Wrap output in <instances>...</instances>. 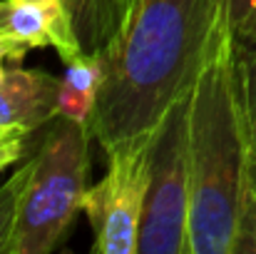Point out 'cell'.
Here are the masks:
<instances>
[{
	"label": "cell",
	"mask_w": 256,
	"mask_h": 254,
	"mask_svg": "<svg viewBox=\"0 0 256 254\" xmlns=\"http://www.w3.org/2000/svg\"><path fill=\"white\" fill-rule=\"evenodd\" d=\"M219 0H132L100 55L102 87L90 132L104 152L150 135L194 83Z\"/></svg>",
	"instance_id": "6da1fadb"
},
{
	"label": "cell",
	"mask_w": 256,
	"mask_h": 254,
	"mask_svg": "<svg viewBox=\"0 0 256 254\" xmlns=\"http://www.w3.org/2000/svg\"><path fill=\"white\" fill-rule=\"evenodd\" d=\"M189 254H232L252 147L234 33L222 0L189 90Z\"/></svg>",
	"instance_id": "7a4b0ae2"
},
{
	"label": "cell",
	"mask_w": 256,
	"mask_h": 254,
	"mask_svg": "<svg viewBox=\"0 0 256 254\" xmlns=\"http://www.w3.org/2000/svg\"><path fill=\"white\" fill-rule=\"evenodd\" d=\"M90 127L55 115L32 155L10 254H50L68 237L87 189Z\"/></svg>",
	"instance_id": "3957f363"
},
{
	"label": "cell",
	"mask_w": 256,
	"mask_h": 254,
	"mask_svg": "<svg viewBox=\"0 0 256 254\" xmlns=\"http://www.w3.org/2000/svg\"><path fill=\"white\" fill-rule=\"evenodd\" d=\"M189 212L192 152L186 92L172 105L154 127L150 184L140 224L137 254H189Z\"/></svg>",
	"instance_id": "277c9868"
},
{
	"label": "cell",
	"mask_w": 256,
	"mask_h": 254,
	"mask_svg": "<svg viewBox=\"0 0 256 254\" xmlns=\"http://www.w3.org/2000/svg\"><path fill=\"white\" fill-rule=\"evenodd\" d=\"M152 137L154 130L104 152V177L85 189L82 212L87 214L94 234V254H137L140 224L150 184Z\"/></svg>",
	"instance_id": "5b68a950"
},
{
	"label": "cell",
	"mask_w": 256,
	"mask_h": 254,
	"mask_svg": "<svg viewBox=\"0 0 256 254\" xmlns=\"http://www.w3.org/2000/svg\"><path fill=\"white\" fill-rule=\"evenodd\" d=\"M0 35L28 50L55 48L62 63L87 55L65 0H0Z\"/></svg>",
	"instance_id": "8992f818"
},
{
	"label": "cell",
	"mask_w": 256,
	"mask_h": 254,
	"mask_svg": "<svg viewBox=\"0 0 256 254\" xmlns=\"http://www.w3.org/2000/svg\"><path fill=\"white\" fill-rule=\"evenodd\" d=\"M60 78L45 70H25L10 65L0 80V125L45 127L58 115Z\"/></svg>",
	"instance_id": "52a82bcc"
},
{
	"label": "cell",
	"mask_w": 256,
	"mask_h": 254,
	"mask_svg": "<svg viewBox=\"0 0 256 254\" xmlns=\"http://www.w3.org/2000/svg\"><path fill=\"white\" fill-rule=\"evenodd\" d=\"M62 65L65 73L60 75L58 85V115L90 125L104 78L102 63L97 55H78Z\"/></svg>",
	"instance_id": "ba28073f"
},
{
	"label": "cell",
	"mask_w": 256,
	"mask_h": 254,
	"mask_svg": "<svg viewBox=\"0 0 256 254\" xmlns=\"http://www.w3.org/2000/svg\"><path fill=\"white\" fill-rule=\"evenodd\" d=\"M65 5L72 15L82 50L100 58L124 23V0H65Z\"/></svg>",
	"instance_id": "9c48e42d"
},
{
	"label": "cell",
	"mask_w": 256,
	"mask_h": 254,
	"mask_svg": "<svg viewBox=\"0 0 256 254\" xmlns=\"http://www.w3.org/2000/svg\"><path fill=\"white\" fill-rule=\"evenodd\" d=\"M234 45H236V65H239L249 147H252V179L256 184V33L239 38L234 35Z\"/></svg>",
	"instance_id": "30bf717a"
},
{
	"label": "cell",
	"mask_w": 256,
	"mask_h": 254,
	"mask_svg": "<svg viewBox=\"0 0 256 254\" xmlns=\"http://www.w3.org/2000/svg\"><path fill=\"white\" fill-rule=\"evenodd\" d=\"M30 172H32V157L0 184V254H10L20 214V199L28 187Z\"/></svg>",
	"instance_id": "8fae6325"
},
{
	"label": "cell",
	"mask_w": 256,
	"mask_h": 254,
	"mask_svg": "<svg viewBox=\"0 0 256 254\" xmlns=\"http://www.w3.org/2000/svg\"><path fill=\"white\" fill-rule=\"evenodd\" d=\"M32 132L35 130L28 125H0V172L28 155V142Z\"/></svg>",
	"instance_id": "7c38bea8"
},
{
	"label": "cell",
	"mask_w": 256,
	"mask_h": 254,
	"mask_svg": "<svg viewBox=\"0 0 256 254\" xmlns=\"http://www.w3.org/2000/svg\"><path fill=\"white\" fill-rule=\"evenodd\" d=\"M222 5L236 38L256 33V0H222Z\"/></svg>",
	"instance_id": "4fadbf2b"
},
{
	"label": "cell",
	"mask_w": 256,
	"mask_h": 254,
	"mask_svg": "<svg viewBox=\"0 0 256 254\" xmlns=\"http://www.w3.org/2000/svg\"><path fill=\"white\" fill-rule=\"evenodd\" d=\"M28 53H30V50H28L25 45L12 43L10 38L0 35V80H2V78H5V73H8L5 63H10V65H20V63L25 60V55H28Z\"/></svg>",
	"instance_id": "5bb4252c"
},
{
	"label": "cell",
	"mask_w": 256,
	"mask_h": 254,
	"mask_svg": "<svg viewBox=\"0 0 256 254\" xmlns=\"http://www.w3.org/2000/svg\"><path fill=\"white\" fill-rule=\"evenodd\" d=\"M124 5H127V10H130V5H132V0H124Z\"/></svg>",
	"instance_id": "9a60e30c"
}]
</instances>
